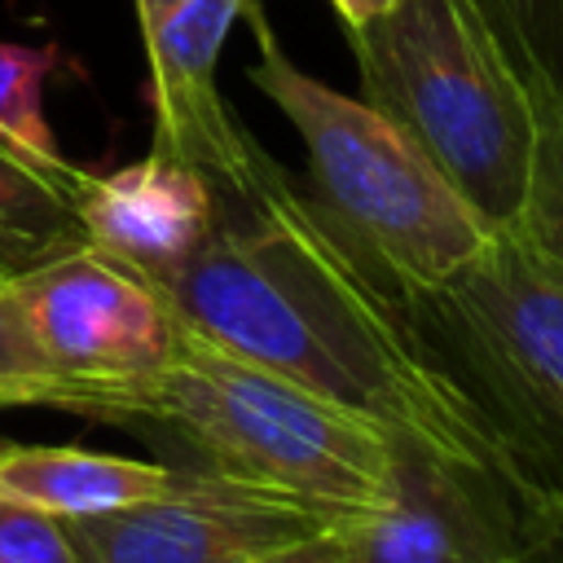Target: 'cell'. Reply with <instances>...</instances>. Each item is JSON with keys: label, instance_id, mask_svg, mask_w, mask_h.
<instances>
[{"label": "cell", "instance_id": "18", "mask_svg": "<svg viewBox=\"0 0 563 563\" xmlns=\"http://www.w3.org/2000/svg\"><path fill=\"white\" fill-rule=\"evenodd\" d=\"M519 563H563V501L523 510V559Z\"/></svg>", "mask_w": 563, "mask_h": 563}, {"label": "cell", "instance_id": "14", "mask_svg": "<svg viewBox=\"0 0 563 563\" xmlns=\"http://www.w3.org/2000/svg\"><path fill=\"white\" fill-rule=\"evenodd\" d=\"M532 97V158L523 207L515 233H523L537 251L563 264V88H541Z\"/></svg>", "mask_w": 563, "mask_h": 563}, {"label": "cell", "instance_id": "2", "mask_svg": "<svg viewBox=\"0 0 563 563\" xmlns=\"http://www.w3.org/2000/svg\"><path fill=\"white\" fill-rule=\"evenodd\" d=\"M246 18L260 53L251 84L295 128L308 158L303 198L330 242L387 299H409L462 268L488 242V220L387 114L308 75L260 4H246Z\"/></svg>", "mask_w": 563, "mask_h": 563}, {"label": "cell", "instance_id": "6", "mask_svg": "<svg viewBox=\"0 0 563 563\" xmlns=\"http://www.w3.org/2000/svg\"><path fill=\"white\" fill-rule=\"evenodd\" d=\"M9 286L62 383V413L97 422L114 396L158 374L176 352L180 325L158 286L88 242L9 273Z\"/></svg>", "mask_w": 563, "mask_h": 563}, {"label": "cell", "instance_id": "19", "mask_svg": "<svg viewBox=\"0 0 563 563\" xmlns=\"http://www.w3.org/2000/svg\"><path fill=\"white\" fill-rule=\"evenodd\" d=\"M251 563H339V537H334V528H325V532L286 541V545H277V550H264V554L251 559Z\"/></svg>", "mask_w": 563, "mask_h": 563}, {"label": "cell", "instance_id": "7", "mask_svg": "<svg viewBox=\"0 0 563 563\" xmlns=\"http://www.w3.org/2000/svg\"><path fill=\"white\" fill-rule=\"evenodd\" d=\"M347 515L198 466L172 471L141 501L66 519V532L79 563H251Z\"/></svg>", "mask_w": 563, "mask_h": 563}, {"label": "cell", "instance_id": "17", "mask_svg": "<svg viewBox=\"0 0 563 563\" xmlns=\"http://www.w3.org/2000/svg\"><path fill=\"white\" fill-rule=\"evenodd\" d=\"M0 563H79L66 519L18 501L0 497Z\"/></svg>", "mask_w": 563, "mask_h": 563}, {"label": "cell", "instance_id": "21", "mask_svg": "<svg viewBox=\"0 0 563 563\" xmlns=\"http://www.w3.org/2000/svg\"><path fill=\"white\" fill-rule=\"evenodd\" d=\"M0 277H4V273H0Z\"/></svg>", "mask_w": 563, "mask_h": 563}, {"label": "cell", "instance_id": "12", "mask_svg": "<svg viewBox=\"0 0 563 563\" xmlns=\"http://www.w3.org/2000/svg\"><path fill=\"white\" fill-rule=\"evenodd\" d=\"M84 176V172H79ZM79 180H57L0 150V273H22L70 246H84L75 216Z\"/></svg>", "mask_w": 563, "mask_h": 563}, {"label": "cell", "instance_id": "15", "mask_svg": "<svg viewBox=\"0 0 563 563\" xmlns=\"http://www.w3.org/2000/svg\"><path fill=\"white\" fill-rule=\"evenodd\" d=\"M528 92L563 88V0H471Z\"/></svg>", "mask_w": 563, "mask_h": 563}, {"label": "cell", "instance_id": "4", "mask_svg": "<svg viewBox=\"0 0 563 563\" xmlns=\"http://www.w3.org/2000/svg\"><path fill=\"white\" fill-rule=\"evenodd\" d=\"M97 422L167 431L194 449L207 471L339 515L383 501L396 449V431L189 330H180L167 365L114 396Z\"/></svg>", "mask_w": 563, "mask_h": 563}, {"label": "cell", "instance_id": "9", "mask_svg": "<svg viewBox=\"0 0 563 563\" xmlns=\"http://www.w3.org/2000/svg\"><path fill=\"white\" fill-rule=\"evenodd\" d=\"M339 563H519V497L396 431L387 493L369 510L334 523Z\"/></svg>", "mask_w": 563, "mask_h": 563}, {"label": "cell", "instance_id": "1", "mask_svg": "<svg viewBox=\"0 0 563 563\" xmlns=\"http://www.w3.org/2000/svg\"><path fill=\"white\" fill-rule=\"evenodd\" d=\"M154 286L180 330L510 488L475 409L400 308L330 242L286 172L246 202L220 198L207 242Z\"/></svg>", "mask_w": 563, "mask_h": 563}, {"label": "cell", "instance_id": "16", "mask_svg": "<svg viewBox=\"0 0 563 563\" xmlns=\"http://www.w3.org/2000/svg\"><path fill=\"white\" fill-rule=\"evenodd\" d=\"M57 396L62 383L35 347L9 277H0V409H26V405L57 409Z\"/></svg>", "mask_w": 563, "mask_h": 563}, {"label": "cell", "instance_id": "11", "mask_svg": "<svg viewBox=\"0 0 563 563\" xmlns=\"http://www.w3.org/2000/svg\"><path fill=\"white\" fill-rule=\"evenodd\" d=\"M176 466L92 453L75 444H0V497L31 501L57 519L106 515L158 493Z\"/></svg>", "mask_w": 563, "mask_h": 563}, {"label": "cell", "instance_id": "8", "mask_svg": "<svg viewBox=\"0 0 563 563\" xmlns=\"http://www.w3.org/2000/svg\"><path fill=\"white\" fill-rule=\"evenodd\" d=\"M255 0H136L150 62L154 150L198 167L229 202L255 198L282 167L233 119L220 92V53Z\"/></svg>", "mask_w": 563, "mask_h": 563}, {"label": "cell", "instance_id": "13", "mask_svg": "<svg viewBox=\"0 0 563 563\" xmlns=\"http://www.w3.org/2000/svg\"><path fill=\"white\" fill-rule=\"evenodd\" d=\"M53 62V48L0 44V150L57 180H79V167L57 150V136L44 119V79Z\"/></svg>", "mask_w": 563, "mask_h": 563}, {"label": "cell", "instance_id": "5", "mask_svg": "<svg viewBox=\"0 0 563 563\" xmlns=\"http://www.w3.org/2000/svg\"><path fill=\"white\" fill-rule=\"evenodd\" d=\"M361 101L387 114L488 220L515 229L532 158V97L471 0H396L347 26Z\"/></svg>", "mask_w": 563, "mask_h": 563}, {"label": "cell", "instance_id": "20", "mask_svg": "<svg viewBox=\"0 0 563 563\" xmlns=\"http://www.w3.org/2000/svg\"><path fill=\"white\" fill-rule=\"evenodd\" d=\"M334 4V13L343 18V26H361V22H369L374 13H383L387 4H396V0H330Z\"/></svg>", "mask_w": 563, "mask_h": 563}, {"label": "cell", "instance_id": "3", "mask_svg": "<svg viewBox=\"0 0 563 563\" xmlns=\"http://www.w3.org/2000/svg\"><path fill=\"white\" fill-rule=\"evenodd\" d=\"M497 444L523 510L563 501V264L515 229L391 299Z\"/></svg>", "mask_w": 563, "mask_h": 563}, {"label": "cell", "instance_id": "10", "mask_svg": "<svg viewBox=\"0 0 563 563\" xmlns=\"http://www.w3.org/2000/svg\"><path fill=\"white\" fill-rule=\"evenodd\" d=\"M75 216L92 251L158 282L207 242L220 220V194L198 167L150 150L119 172H84Z\"/></svg>", "mask_w": 563, "mask_h": 563}]
</instances>
